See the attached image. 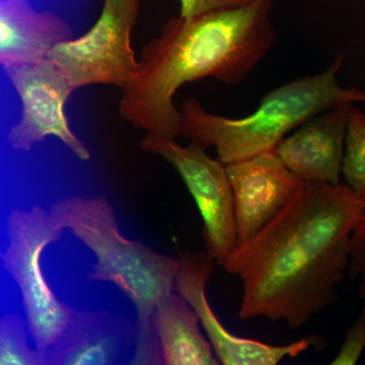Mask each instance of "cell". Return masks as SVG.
Here are the masks:
<instances>
[{
  "instance_id": "obj_10",
  "label": "cell",
  "mask_w": 365,
  "mask_h": 365,
  "mask_svg": "<svg viewBox=\"0 0 365 365\" xmlns=\"http://www.w3.org/2000/svg\"><path fill=\"white\" fill-rule=\"evenodd\" d=\"M239 244L270 222L299 193L304 182L290 172L275 150L225 165Z\"/></svg>"
},
{
  "instance_id": "obj_7",
  "label": "cell",
  "mask_w": 365,
  "mask_h": 365,
  "mask_svg": "<svg viewBox=\"0 0 365 365\" xmlns=\"http://www.w3.org/2000/svg\"><path fill=\"white\" fill-rule=\"evenodd\" d=\"M140 145L146 153L167 160L181 176L202 218L206 253L222 266L239 244L225 165L195 143L182 146L176 139L146 133Z\"/></svg>"
},
{
  "instance_id": "obj_18",
  "label": "cell",
  "mask_w": 365,
  "mask_h": 365,
  "mask_svg": "<svg viewBox=\"0 0 365 365\" xmlns=\"http://www.w3.org/2000/svg\"><path fill=\"white\" fill-rule=\"evenodd\" d=\"M348 274L352 279H359V295L365 300V201L353 230Z\"/></svg>"
},
{
  "instance_id": "obj_20",
  "label": "cell",
  "mask_w": 365,
  "mask_h": 365,
  "mask_svg": "<svg viewBox=\"0 0 365 365\" xmlns=\"http://www.w3.org/2000/svg\"><path fill=\"white\" fill-rule=\"evenodd\" d=\"M0 98H1V93H0Z\"/></svg>"
},
{
  "instance_id": "obj_8",
  "label": "cell",
  "mask_w": 365,
  "mask_h": 365,
  "mask_svg": "<svg viewBox=\"0 0 365 365\" xmlns=\"http://www.w3.org/2000/svg\"><path fill=\"white\" fill-rule=\"evenodd\" d=\"M4 71L21 103L20 121L7 134L11 148L30 151L46 137L54 136L78 160H90V150L67 121L66 104L76 90L66 73L48 57Z\"/></svg>"
},
{
  "instance_id": "obj_19",
  "label": "cell",
  "mask_w": 365,
  "mask_h": 365,
  "mask_svg": "<svg viewBox=\"0 0 365 365\" xmlns=\"http://www.w3.org/2000/svg\"><path fill=\"white\" fill-rule=\"evenodd\" d=\"M179 1L181 4L180 16L192 18V16L210 13V11L247 6L253 0H179Z\"/></svg>"
},
{
  "instance_id": "obj_13",
  "label": "cell",
  "mask_w": 365,
  "mask_h": 365,
  "mask_svg": "<svg viewBox=\"0 0 365 365\" xmlns=\"http://www.w3.org/2000/svg\"><path fill=\"white\" fill-rule=\"evenodd\" d=\"M72 38L68 24L50 11H38L30 0H0V66L13 68L47 57Z\"/></svg>"
},
{
  "instance_id": "obj_12",
  "label": "cell",
  "mask_w": 365,
  "mask_h": 365,
  "mask_svg": "<svg viewBox=\"0 0 365 365\" xmlns=\"http://www.w3.org/2000/svg\"><path fill=\"white\" fill-rule=\"evenodd\" d=\"M135 338V325L124 317L106 311H74L48 349V365L121 364L133 353Z\"/></svg>"
},
{
  "instance_id": "obj_17",
  "label": "cell",
  "mask_w": 365,
  "mask_h": 365,
  "mask_svg": "<svg viewBox=\"0 0 365 365\" xmlns=\"http://www.w3.org/2000/svg\"><path fill=\"white\" fill-rule=\"evenodd\" d=\"M365 350V306L345 334L339 351L330 364L354 365Z\"/></svg>"
},
{
  "instance_id": "obj_2",
  "label": "cell",
  "mask_w": 365,
  "mask_h": 365,
  "mask_svg": "<svg viewBox=\"0 0 365 365\" xmlns=\"http://www.w3.org/2000/svg\"><path fill=\"white\" fill-rule=\"evenodd\" d=\"M274 0L172 19L143 48L138 71L123 88L120 114L137 128L163 138L181 135L174 104L187 83L212 78L240 86L275 44Z\"/></svg>"
},
{
  "instance_id": "obj_14",
  "label": "cell",
  "mask_w": 365,
  "mask_h": 365,
  "mask_svg": "<svg viewBox=\"0 0 365 365\" xmlns=\"http://www.w3.org/2000/svg\"><path fill=\"white\" fill-rule=\"evenodd\" d=\"M153 328L160 364H220L195 311L176 292L155 307Z\"/></svg>"
},
{
  "instance_id": "obj_11",
  "label": "cell",
  "mask_w": 365,
  "mask_h": 365,
  "mask_svg": "<svg viewBox=\"0 0 365 365\" xmlns=\"http://www.w3.org/2000/svg\"><path fill=\"white\" fill-rule=\"evenodd\" d=\"M353 106L340 105L314 115L278 144L276 153L302 182L342 184L346 130Z\"/></svg>"
},
{
  "instance_id": "obj_15",
  "label": "cell",
  "mask_w": 365,
  "mask_h": 365,
  "mask_svg": "<svg viewBox=\"0 0 365 365\" xmlns=\"http://www.w3.org/2000/svg\"><path fill=\"white\" fill-rule=\"evenodd\" d=\"M342 181L365 201V114L353 106L346 130Z\"/></svg>"
},
{
  "instance_id": "obj_3",
  "label": "cell",
  "mask_w": 365,
  "mask_h": 365,
  "mask_svg": "<svg viewBox=\"0 0 365 365\" xmlns=\"http://www.w3.org/2000/svg\"><path fill=\"white\" fill-rule=\"evenodd\" d=\"M50 211L95 255L88 279L113 283L135 307V346L128 364H160L153 316L158 304L175 292L179 259L124 237L105 197H69L53 204Z\"/></svg>"
},
{
  "instance_id": "obj_16",
  "label": "cell",
  "mask_w": 365,
  "mask_h": 365,
  "mask_svg": "<svg viewBox=\"0 0 365 365\" xmlns=\"http://www.w3.org/2000/svg\"><path fill=\"white\" fill-rule=\"evenodd\" d=\"M47 365V353L32 349L26 324L19 314L0 316V365Z\"/></svg>"
},
{
  "instance_id": "obj_9",
  "label": "cell",
  "mask_w": 365,
  "mask_h": 365,
  "mask_svg": "<svg viewBox=\"0 0 365 365\" xmlns=\"http://www.w3.org/2000/svg\"><path fill=\"white\" fill-rule=\"evenodd\" d=\"M175 279V292L195 311L216 357L225 365H276L294 359L309 348L326 346L322 336H306L289 344L274 345L241 337L230 332L216 317L206 297V287L213 272V259L207 253H181Z\"/></svg>"
},
{
  "instance_id": "obj_6",
  "label": "cell",
  "mask_w": 365,
  "mask_h": 365,
  "mask_svg": "<svg viewBox=\"0 0 365 365\" xmlns=\"http://www.w3.org/2000/svg\"><path fill=\"white\" fill-rule=\"evenodd\" d=\"M140 0H105L102 13L85 35L62 41L47 57L66 73L74 90L88 86L123 88L138 71L131 34Z\"/></svg>"
},
{
  "instance_id": "obj_4",
  "label": "cell",
  "mask_w": 365,
  "mask_h": 365,
  "mask_svg": "<svg viewBox=\"0 0 365 365\" xmlns=\"http://www.w3.org/2000/svg\"><path fill=\"white\" fill-rule=\"evenodd\" d=\"M342 53L328 69L274 88L248 116L230 118L206 111L195 98L182 102L181 135L203 148H215L223 165L275 150L284 137L307 119L337 106L365 103V91L343 88L337 74Z\"/></svg>"
},
{
  "instance_id": "obj_5",
  "label": "cell",
  "mask_w": 365,
  "mask_h": 365,
  "mask_svg": "<svg viewBox=\"0 0 365 365\" xmlns=\"http://www.w3.org/2000/svg\"><path fill=\"white\" fill-rule=\"evenodd\" d=\"M64 230L51 211L40 206L13 209L7 217L9 244L0 251L2 266L20 288L29 333L36 348L44 353L58 339L76 311L54 294L41 266L43 252L58 242Z\"/></svg>"
},
{
  "instance_id": "obj_1",
  "label": "cell",
  "mask_w": 365,
  "mask_h": 365,
  "mask_svg": "<svg viewBox=\"0 0 365 365\" xmlns=\"http://www.w3.org/2000/svg\"><path fill=\"white\" fill-rule=\"evenodd\" d=\"M362 204L344 182H304L258 234L237 244L222 267L241 280L240 318L297 330L332 306L348 274Z\"/></svg>"
}]
</instances>
